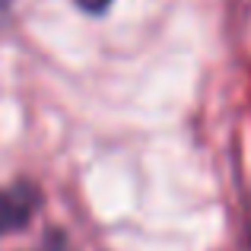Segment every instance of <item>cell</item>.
I'll return each instance as SVG.
<instances>
[{"mask_svg": "<svg viewBox=\"0 0 251 251\" xmlns=\"http://www.w3.org/2000/svg\"><path fill=\"white\" fill-rule=\"evenodd\" d=\"M35 210H38V191L32 184L19 181L10 188H0V235L23 229Z\"/></svg>", "mask_w": 251, "mask_h": 251, "instance_id": "cell-1", "label": "cell"}, {"mask_svg": "<svg viewBox=\"0 0 251 251\" xmlns=\"http://www.w3.org/2000/svg\"><path fill=\"white\" fill-rule=\"evenodd\" d=\"M108 3H111V0H80V6H83V10H89V13H102Z\"/></svg>", "mask_w": 251, "mask_h": 251, "instance_id": "cell-2", "label": "cell"}, {"mask_svg": "<svg viewBox=\"0 0 251 251\" xmlns=\"http://www.w3.org/2000/svg\"><path fill=\"white\" fill-rule=\"evenodd\" d=\"M3 3H6V0H0V6H3Z\"/></svg>", "mask_w": 251, "mask_h": 251, "instance_id": "cell-3", "label": "cell"}]
</instances>
